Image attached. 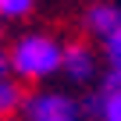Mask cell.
Wrapping results in <instances>:
<instances>
[{
	"instance_id": "cell-5",
	"label": "cell",
	"mask_w": 121,
	"mask_h": 121,
	"mask_svg": "<svg viewBox=\"0 0 121 121\" xmlns=\"http://www.w3.org/2000/svg\"><path fill=\"white\" fill-rule=\"evenodd\" d=\"M25 86L14 78V75H7V78H0V121H7V117H14V114H22V107H25Z\"/></svg>"
},
{
	"instance_id": "cell-9",
	"label": "cell",
	"mask_w": 121,
	"mask_h": 121,
	"mask_svg": "<svg viewBox=\"0 0 121 121\" xmlns=\"http://www.w3.org/2000/svg\"><path fill=\"white\" fill-rule=\"evenodd\" d=\"M100 93H121V71H107L100 82Z\"/></svg>"
},
{
	"instance_id": "cell-2",
	"label": "cell",
	"mask_w": 121,
	"mask_h": 121,
	"mask_svg": "<svg viewBox=\"0 0 121 121\" xmlns=\"http://www.w3.org/2000/svg\"><path fill=\"white\" fill-rule=\"evenodd\" d=\"M25 121H78V100H71L68 93L57 89H36L32 96H25L22 107Z\"/></svg>"
},
{
	"instance_id": "cell-8",
	"label": "cell",
	"mask_w": 121,
	"mask_h": 121,
	"mask_svg": "<svg viewBox=\"0 0 121 121\" xmlns=\"http://www.w3.org/2000/svg\"><path fill=\"white\" fill-rule=\"evenodd\" d=\"M103 60H107V71H121V29L103 39Z\"/></svg>"
},
{
	"instance_id": "cell-6",
	"label": "cell",
	"mask_w": 121,
	"mask_h": 121,
	"mask_svg": "<svg viewBox=\"0 0 121 121\" xmlns=\"http://www.w3.org/2000/svg\"><path fill=\"white\" fill-rule=\"evenodd\" d=\"M78 110L93 114L96 121H121V93H96V96H89Z\"/></svg>"
},
{
	"instance_id": "cell-3",
	"label": "cell",
	"mask_w": 121,
	"mask_h": 121,
	"mask_svg": "<svg viewBox=\"0 0 121 121\" xmlns=\"http://www.w3.org/2000/svg\"><path fill=\"white\" fill-rule=\"evenodd\" d=\"M100 71V57L93 53L89 43H64L60 46V71L57 75H64L68 82H93V75Z\"/></svg>"
},
{
	"instance_id": "cell-1",
	"label": "cell",
	"mask_w": 121,
	"mask_h": 121,
	"mask_svg": "<svg viewBox=\"0 0 121 121\" xmlns=\"http://www.w3.org/2000/svg\"><path fill=\"white\" fill-rule=\"evenodd\" d=\"M60 43L50 32H22L14 39V46L7 50L11 60V75L25 86V82H46L60 71Z\"/></svg>"
},
{
	"instance_id": "cell-4",
	"label": "cell",
	"mask_w": 121,
	"mask_h": 121,
	"mask_svg": "<svg viewBox=\"0 0 121 121\" xmlns=\"http://www.w3.org/2000/svg\"><path fill=\"white\" fill-rule=\"evenodd\" d=\"M82 25H86V32H89V36L107 39L110 32H117V29H121V7H117V4H110V0L89 4V7H86V14H82Z\"/></svg>"
},
{
	"instance_id": "cell-11",
	"label": "cell",
	"mask_w": 121,
	"mask_h": 121,
	"mask_svg": "<svg viewBox=\"0 0 121 121\" xmlns=\"http://www.w3.org/2000/svg\"><path fill=\"white\" fill-rule=\"evenodd\" d=\"M7 121H18V117H7Z\"/></svg>"
},
{
	"instance_id": "cell-10",
	"label": "cell",
	"mask_w": 121,
	"mask_h": 121,
	"mask_svg": "<svg viewBox=\"0 0 121 121\" xmlns=\"http://www.w3.org/2000/svg\"><path fill=\"white\" fill-rule=\"evenodd\" d=\"M11 75V60H7V50L0 46V78H7Z\"/></svg>"
},
{
	"instance_id": "cell-7",
	"label": "cell",
	"mask_w": 121,
	"mask_h": 121,
	"mask_svg": "<svg viewBox=\"0 0 121 121\" xmlns=\"http://www.w3.org/2000/svg\"><path fill=\"white\" fill-rule=\"evenodd\" d=\"M36 11V0H0V22H22Z\"/></svg>"
}]
</instances>
